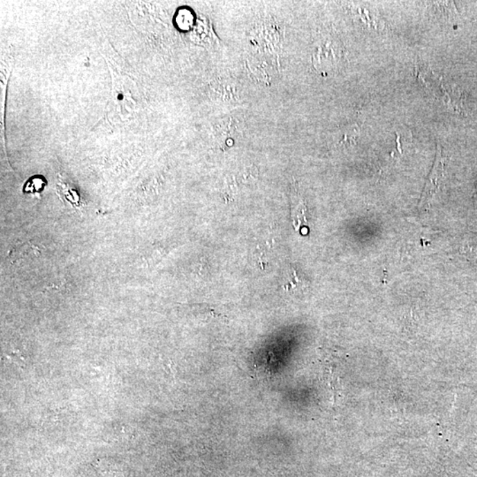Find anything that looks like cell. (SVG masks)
Instances as JSON below:
<instances>
[{
    "mask_svg": "<svg viewBox=\"0 0 477 477\" xmlns=\"http://www.w3.org/2000/svg\"><path fill=\"white\" fill-rule=\"evenodd\" d=\"M444 160L442 158L441 152H438L437 155L436 162L433 166V169L431 172L430 177H429L427 183L425 186V190L422 192V197L419 208L425 206L426 204L430 203L432 197L437 193L438 188H440L442 179L444 177Z\"/></svg>",
    "mask_w": 477,
    "mask_h": 477,
    "instance_id": "obj_1",
    "label": "cell"
},
{
    "mask_svg": "<svg viewBox=\"0 0 477 477\" xmlns=\"http://www.w3.org/2000/svg\"><path fill=\"white\" fill-rule=\"evenodd\" d=\"M46 184L47 181L43 176H33L24 185V192L25 194H40Z\"/></svg>",
    "mask_w": 477,
    "mask_h": 477,
    "instance_id": "obj_3",
    "label": "cell"
},
{
    "mask_svg": "<svg viewBox=\"0 0 477 477\" xmlns=\"http://www.w3.org/2000/svg\"><path fill=\"white\" fill-rule=\"evenodd\" d=\"M57 191L63 200H66L69 204L73 206H81V198L78 192L73 188H70L69 185L64 184L62 181L57 182Z\"/></svg>",
    "mask_w": 477,
    "mask_h": 477,
    "instance_id": "obj_2",
    "label": "cell"
},
{
    "mask_svg": "<svg viewBox=\"0 0 477 477\" xmlns=\"http://www.w3.org/2000/svg\"><path fill=\"white\" fill-rule=\"evenodd\" d=\"M474 201H475L476 206L477 207V186L476 188L475 195H474Z\"/></svg>",
    "mask_w": 477,
    "mask_h": 477,
    "instance_id": "obj_4",
    "label": "cell"
}]
</instances>
